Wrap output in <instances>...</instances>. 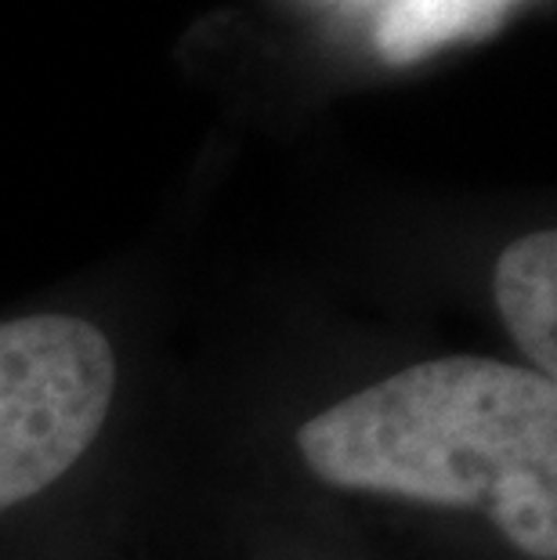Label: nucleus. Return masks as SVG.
<instances>
[{
    "mask_svg": "<svg viewBox=\"0 0 557 560\" xmlns=\"http://www.w3.org/2000/svg\"><path fill=\"white\" fill-rule=\"evenodd\" d=\"M318 481L478 510L518 474H557V387L525 365L449 354L355 390L298 431Z\"/></svg>",
    "mask_w": 557,
    "mask_h": 560,
    "instance_id": "obj_1",
    "label": "nucleus"
},
{
    "mask_svg": "<svg viewBox=\"0 0 557 560\" xmlns=\"http://www.w3.org/2000/svg\"><path fill=\"white\" fill-rule=\"evenodd\" d=\"M113 387L116 359L98 326L0 322V514L69 474L105 427Z\"/></svg>",
    "mask_w": 557,
    "mask_h": 560,
    "instance_id": "obj_2",
    "label": "nucleus"
},
{
    "mask_svg": "<svg viewBox=\"0 0 557 560\" xmlns=\"http://www.w3.org/2000/svg\"><path fill=\"white\" fill-rule=\"evenodd\" d=\"M496 307L532 373H557V235L532 232L511 243L492 271Z\"/></svg>",
    "mask_w": 557,
    "mask_h": 560,
    "instance_id": "obj_3",
    "label": "nucleus"
},
{
    "mask_svg": "<svg viewBox=\"0 0 557 560\" xmlns=\"http://www.w3.org/2000/svg\"><path fill=\"white\" fill-rule=\"evenodd\" d=\"M514 0H395L376 30L387 62H417L438 47L489 30Z\"/></svg>",
    "mask_w": 557,
    "mask_h": 560,
    "instance_id": "obj_4",
    "label": "nucleus"
},
{
    "mask_svg": "<svg viewBox=\"0 0 557 560\" xmlns=\"http://www.w3.org/2000/svg\"><path fill=\"white\" fill-rule=\"evenodd\" d=\"M489 517L532 560L557 557V474H518L492 488Z\"/></svg>",
    "mask_w": 557,
    "mask_h": 560,
    "instance_id": "obj_5",
    "label": "nucleus"
}]
</instances>
